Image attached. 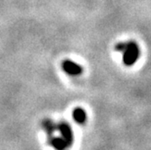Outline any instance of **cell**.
Segmentation results:
<instances>
[{"instance_id":"1","label":"cell","mask_w":151,"mask_h":150,"mask_svg":"<svg viewBox=\"0 0 151 150\" xmlns=\"http://www.w3.org/2000/svg\"><path fill=\"white\" fill-rule=\"evenodd\" d=\"M122 52H123L122 55L123 63L126 66H132L133 64H135L137 60L139 58L140 49L136 42H134V41H129L126 49Z\"/></svg>"},{"instance_id":"2","label":"cell","mask_w":151,"mask_h":150,"mask_svg":"<svg viewBox=\"0 0 151 150\" xmlns=\"http://www.w3.org/2000/svg\"><path fill=\"white\" fill-rule=\"evenodd\" d=\"M63 70L69 75L78 76L83 72V68L72 60H64L62 63Z\"/></svg>"},{"instance_id":"3","label":"cell","mask_w":151,"mask_h":150,"mask_svg":"<svg viewBox=\"0 0 151 150\" xmlns=\"http://www.w3.org/2000/svg\"><path fill=\"white\" fill-rule=\"evenodd\" d=\"M57 129L62 135V138L66 141L68 146H71L73 143V133L72 130L71 126L67 123V122L62 121L59 124H57Z\"/></svg>"},{"instance_id":"4","label":"cell","mask_w":151,"mask_h":150,"mask_svg":"<svg viewBox=\"0 0 151 150\" xmlns=\"http://www.w3.org/2000/svg\"><path fill=\"white\" fill-rule=\"evenodd\" d=\"M49 143L56 150H65V148L69 146L67 145L66 141L62 137L57 138V137H53V136H52V137L49 138Z\"/></svg>"},{"instance_id":"5","label":"cell","mask_w":151,"mask_h":150,"mask_svg":"<svg viewBox=\"0 0 151 150\" xmlns=\"http://www.w3.org/2000/svg\"><path fill=\"white\" fill-rule=\"evenodd\" d=\"M73 118L78 124H83L87 119L86 111L81 108H76L73 111Z\"/></svg>"},{"instance_id":"6","label":"cell","mask_w":151,"mask_h":150,"mask_svg":"<svg viewBox=\"0 0 151 150\" xmlns=\"http://www.w3.org/2000/svg\"><path fill=\"white\" fill-rule=\"evenodd\" d=\"M42 126L49 138L52 137L53 133L57 129V124H55L52 119H49V118H46L43 121Z\"/></svg>"},{"instance_id":"7","label":"cell","mask_w":151,"mask_h":150,"mask_svg":"<svg viewBox=\"0 0 151 150\" xmlns=\"http://www.w3.org/2000/svg\"><path fill=\"white\" fill-rule=\"evenodd\" d=\"M127 44H128V42H120L119 44H117L115 45V51H118V52H123L126 47H127Z\"/></svg>"}]
</instances>
